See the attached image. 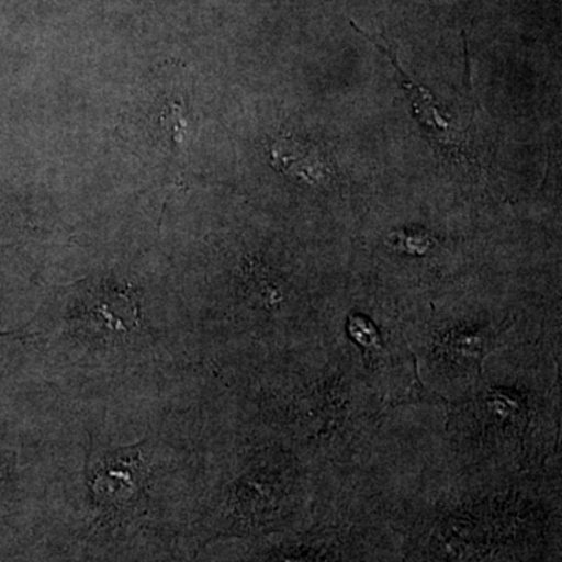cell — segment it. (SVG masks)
<instances>
[{
	"mask_svg": "<svg viewBox=\"0 0 562 562\" xmlns=\"http://www.w3.org/2000/svg\"><path fill=\"white\" fill-rule=\"evenodd\" d=\"M143 458L133 449L116 450L92 469L91 486L95 497L106 505H127L143 490Z\"/></svg>",
	"mask_w": 562,
	"mask_h": 562,
	"instance_id": "cell-1",
	"label": "cell"
},
{
	"mask_svg": "<svg viewBox=\"0 0 562 562\" xmlns=\"http://www.w3.org/2000/svg\"><path fill=\"white\" fill-rule=\"evenodd\" d=\"M273 168L294 179L310 184H321L330 177V166L324 160L319 150L299 140L281 138L271 150Z\"/></svg>",
	"mask_w": 562,
	"mask_h": 562,
	"instance_id": "cell-2",
	"label": "cell"
}]
</instances>
